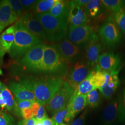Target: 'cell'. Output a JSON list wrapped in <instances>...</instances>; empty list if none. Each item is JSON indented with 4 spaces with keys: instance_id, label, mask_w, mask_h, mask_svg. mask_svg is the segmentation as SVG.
I'll return each mask as SVG.
<instances>
[{
    "instance_id": "obj_6",
    "label": "cell",
    "mask_w": 125,
    "mask_h": 125,
    "mask_svg": "<svg viewBox=\"0 0 125 125\" xmlns=\"http://www.w3.org/2000/svg\"><path fill=\"white\" fill-rule=\"evenodd\" d=\"M74 90L65 81L60 89L45 105L46 109L52 115H54L56 113L67 106Z\"/></svg>"
},
{
    "instance_id": "obj_15",
    "label": "cell",
    "mask_w": 125,
    "mask_h": 125,
    "mask_svg": "<svg viewBox=\"0 0 125 125\" xmlns=\"http://www.w3.org/2000/svg\"><path fill=\"white\" fill-rule=\"evenodd\" d=\"M18 20L9 0L0 1V33L6 27Z\"/></svg>"
},
{
    "instance_id": "obj_25",
    "label": "cell",
    "mask_w": 125,
    "mask_h": 125,
    "mask_svg": "<svg viewBox=\"0 0 125 125\" xmlns=\"http://www.w3.org/2000/svg\"><path fill=\"white\" fill-rule=\"evenodd\" d=\"M58 0H37L34 6L32 13L34 14L49 13Z\"/></svg>"
},
{
    "instance_id": "obj_42",
    "label": "cell",
    "mask_w": 125,
    "mask_h": 125,
    "mask_svg": "<svg viewBox=\"0 0 125 125\" xmlns=\"http://www.w3.org/2000/svg\"><path fill=\"white\" fill-rule=\"evenodd\" d=\"M121 103L122 106V108H123V112L125 113V90L124 91V93L123 94L122 100V102Z\"/></svg>"
},
{
    "instance_id": "obj_36",
    "label": "cell",
    "mask_w": 125,
    "mask_h": 125,
    "mask_svg": "<svg viewBox=\"0 0 125 125\" xmlns=\"http://www.w3.org/2000/svg\"><path fill=\"white\" fill-rule=\"evenodd\" d=\"M46 117H47V115H46L44 106L41 105L35 118L37 121H42Z\"/></svg>"
},
{
    "instance_id": "obj_2",
    "label": "cell",
    "mask_w": 125,
    "mask_h": 125,
    "mask_svg": "<svg viewBox=\"0 0 125 125\" xmlns=\"http://www.w3.org/2000/svg\"><path fill=\"white\" fill-rule=\"evenodd\" d=\"M14 25V40L9 54L12 59H18L28 51L42 43L43 41L29 31L18 20Z\"/></svg>"
},
{
    "instance_id": "obj_20",
    "label": "cell",
    "mask_w": 125,
    "mask_h": 125,
    "mask_svg": "<svg viewBox=\"0 0 125 125\" xmlns=\"http://www.w3.org/2000/svg\"><path fill=\"white\" fill-rule=\"evenodd\" d=\"M96 68L89 74L90 82L94 87L98 89L107 84L112 72H106L101 70L97 64Z\"/></svg>"
},
{
    "instance_id": "obj_16",
    "label": "cell",
    "mask_w": 125,
    "mask_h": 125,
    "mask_svg": "<svg viewBox=\"0 0 125 125\" xmlns=\"http://www.w3.org/2000/svg\"><path fill=\"white\" fill-rule=\"evenodd\" d=\"M120 57L112 52H105L99 56L98 66L104 71L115 72L119 71L121 65Z\"/></svg>"
},
{
    "instance_id": "obj_37",
    "label": "cell",
    "mask_w": 125,
    "mask_h": 125,
    "mask_svg": "<svg viewBox=\"0 0 125 125\" xmlns=\"http://www.w3.org/2000/svg\"><path fill=\"white\" fill-rule=\"evenodd\" d=\"M86 111L85 110L78 118L74 121L72 125H83L85 121Z\"/></svg>"
},
{
    "instance_id": "obj_9",
    "label": "cell",
    "mask_w": 125,
    "mask_h": 125,
    "mask_svg": "<svg viewBox=\"0 0 125 125\" xmlns=\"http://www.w3.org/2000/svg\"><path fill=\"white\" fill-rule=\"evenodd\" d=\"M95 34L93 27L87 24L79 27H69L68 38L81 49L85 47Z\"/></svg>"
},
{
    "instance_id": "obj_33",
    "label": "cell",
    "mask_w": 125,
    "mask_h": 125,
    "mask_svg": "<svg viewBox=\"0 0 125 125\" xmlns=\"http://www.w3.org/2000/svg\"><path fill=\"white\" fill-rule=\"evenodd\" d=\"M37 0H20L25 12H29L30 10L33 9Z\"/></svg>"
},
{
    "instance_id": "obj_12",
    "label": "cell",
    "mask_w": 125,
    "mask_h": 125,
    "mask_svg": "<svg viewBox=\"0 0 125 125\" xmlns=\"http://www.w3.org/2000/svg\"><path fill=\"white\" fill-rule=\"evenodd\" d=\"M84 48L85 62L89 66H96L101 50V45L98 36L95 34Z\"/></svg>"
},
{
    "instance_id": "obj_10",
    "label": "cell",
    "mask_w": 125,
    "mask_h": 125,
    "mask_svg": "<svg viewBox=\"0 0 125 125\" xmlns=\"http://www.w3.org/2000/svg\"><path fill=\"white\" fill-rule=\"evenodd\" d=\"M62 58L68 63L75 62L81 53L80 48L65 38L55 45Z\"/></svg>"
},
{
    "instance_id": "obj_18",
    "label": "cell",
    "mask_w": 125,
    "mask_h": 125,
    "mask_svg": "<svg viewBox=\"0 0 125 125\" xmlns=\"http://www.w3.org/2000/svg\"><path fill=\"white\" fill-rule=\"evenodd\" d=\"M85 13L88 18L99 21L104 19L109 12L100 0H91L85 7Z\"/></svg>"
},
{
    "instance_id": "obj_14",
    "label": "cell",
    "mask_w": 125,
    "mask_h": 125,
    "mask_svg": "<svg viewBox=\"0 0 125 125\" xmlns=\"http://www.w3.org/2000/svg\"><path fill=\"white\" fill-rule=\"evenodd\" d=\"M15 25H13L3 31L0 35V66L3 63L5 55L9 53L14 40Z\"/></svg>"
},
{
    "instance_id": "obj_11",
    "label": "cell",
    "mask_w": 125,
    "mask_h": 125,
    "mask_svg": "<svg viewBox=\"0 0 125 125\" xmlns=\"http://www.w3.org/2000/svg\"><path fill=\"white\" fill-rule=\"evenodd\" d=\"M18 20L33 34L42 40H47L41 23L32 13L26 12Z\"/></svg>"
},
{
    "instance_id": "obj_4",
    "label": "cell",
    "mask_w": 125,
    "mask_h": 125,
    "mask_svg": "<svg viewBox=\"0 0 125 125\" xmlns=\"http://www.w3.org/2000/svg\"><path fill=\"white\" fill-rule=\"evenodd\" d=\"M67 63L59 53L55 45H46L40 72L59 74L66 73Z\"/></svg>"
},
{
    "instance_id": "obj_35",
    "label": "cell",
    "mask_w": 125,
    "mask_h": 125,
    "mask_svg": "<svg viewBox=\"0 0 125 125\" xmlns=\"http://www.w3.org/2000/svg\"><path fill=\"white\" fill-rule=\"evenodd\" d=\"M20 112L21 115L22 116L23 119L25 121L29 120L34 117L31 107L23 109Z\"/></svg>"
},
{
    "instance_id": "obj_38",
    "label": "cell",
    "mask_w": 125,
    "mask_h": 125,
    "mask_svg": "<svg viewBox=\"0 0 125 125\" xmlns=\"http://www.w3.org/2000/svg\"><path fill=\"white\" fill-rule=\"evenodd\" d=\"M40 105H41V104L40 103L37 102V101L34 102V103H33L32 105H31V110L32 111L34 117H35L37 114V113L38 112L39 108L40 107Z\"/></svg>"
},
{
    "instance_id": "obj_8",
    "label": "cell",
    "mask_w": 125,
    "mask_h": 125,
    "mask_svg": "<svg viewBox=\"0 0 125 125\" xmlns=\"http://www.w3.org/2000/svg\"><path fill=\"white\" fill-rule=\"evenodd\" d=\"M90 73L89 66L85 61H78L68 68L65 81L75 90Z\"/></svg>"
},
{
    "instance_id": "obj_13",
    "label": "cell",
    "mask_w": 125,
    "mask_h": 125,
    "mask_svg": "<svg viewBox=\"0 0 125 125\" xmlns=\"http://www.w3.org/2000/svg\"><path fill=\"white\" fill-rule=\"evenodd\" d=\"M70 12L68 18L69 27H76L87 25L88 18L84 8L78 6L75 0L69 1Z\"/></svg>"
},
{
    "instance_id": "obj_5",
    "label": "cell",
    "mask_w": 125,
    "mask_h": 125,
    "mask_svg": "<svg viewBox=\"0 0 125 125\" xmlns=\"http://www.w3.org/2000/svg\"><path fill=\"white\" fill-rule=\"evenodd\" d=\"M45 46L44 44L41 43L28 51L20 58L21 64L28 72H40Z\"/></svg>"
},
{
    "instance_id": "obj_32",
    "label": "cell",
    "mask_w": 125,
    "mask_h": 125,
    "mask_svg": "<svg viewBox=\"0 0 125 125\" xmlns=\"http://www.w3.org/2000/svg\"><path fill=\"white\" fill-rule=\"evenodd\" d=\"M15 120L11 115L0 111V125H15Z\"/></svg>"
},
{
    "instance_id": "obj_30",
    "label": "cell",
    "mask_w": 125,
    "mask_h": 125,
    "mask_svg": "<svg viewBox=\"0 0 125 125\" xmlns=\"http://www.w3.org/2000/svg\"><path fill=\"white\" fill-rule=\"evenodd\" d=\"M69 111V107L67 105L62 110L56 113L52 119L53 120L55 125H61L63 124V121L64 120L65 117L66 116Z\"/></svg>"
},
{
    "instance_id": "obj_31",
    "label": "cell",
    "mask_w": 125,
    "mask_h": 125,
    "mask_svg": "<svg viewBox=\"0 0 125 125\" xmlns=\"http://www.w3.org/2000/svg\"><path fill=\"white\" fill-rule=\"evenodd\" d=\"M9 1L14 11L16 14L18 19H20L26 13L20 0H9Z\"/></svg>"
},
{
    "instance_id": "obj_22",
    "label": "cell",
    "mask_w": 125,
    "mask_h": 125,
    "mask_svg": "<svg viewBox=\"0 0 125 125\" xmlns=\"http://www.w3.org/2000/svg\"><path fill=\"white\" fill-rule=\"evenodd\" d=\"M1 95L6 104L7 110L15 115H21V112L18 108L16 99L14 98L13 94L9 88L4 84H3Z\"/></svg>"
},
{
    "instance_id": "obj_40",
    "label": "cell",
    "mask_w": 125,
    "mask_h": 125,
    "mask_svg": "<svg viewBox=\"0 0 125 125\" xmlns=\"http://www.w3.org/2000/svg\"><path fill=\"white\" fill-rule=\"evenodd\" d=\"M42 122L43 125H55L53 120L52 119H50L48 118V117L44 119Z\"/></svg>"
},
{
    "instance_id": "obj_27",
    "label": "cell",
    "mask_w": 125,
    "mask_h": 125,
    "mask_svg": "<svg viewBox=\"0 0 125 125\" xmlns=\"http://www.w3.org/2000/svg\"><path fill=\"white\" fill-rule=\"evenodd\" d=\"M103 4L109 12L115 13L125 5V0H103Z\"/></svg>"
},
{
    "instance_id": "obj_3",
    "label": "cell",
    "mask_w": 125,
    "mask_h": 125,
    "mask_svg": "<svg viewBox=\"0 0 125 125\" xmlns=\"http://www.w3.org/2000/svg\"><path fill=\"white\" fill-rule=\"evenodd\" d=\"M41 23L47 40L59 42L65 38L68 31V21L56 18L49 13L34 14Z\"/></svg>"
},
{
    "instance_id": "obj_44",
    "label": "cell",
    "mask_w": 125,
    "mask_h": 125,
    "mask_svg": "<svg viewBox=\"0 0 125 125\" xmlns=\"http://www.w3.org/2000/svg\"><path fill=\"white\" fill-rule=\"evenodd\" d=\"M18 125H25V120H23L22 121H19L18 123Z\"/></svg>"
},
{
    "instance_id": "obj_29",
    "label": "cell",
    "mask_w": 125,
    "mask_h": 125,
    "mask_svg": "<svg viewBox=\"0 0 125 125\" xmlns=\"http://www.w3.org/2000/svg\"><path fill=\"white\" fill-rule=\"evenodd\" d=\"M100 102V96L96 89L92 90L87 94V104L90 107H96Z\"/></svg>"
},
{
    "instance_id": "obj_45",
    "label": "cell",
    "mask_w": 125,
    "mask_h": 125,
    "mask_svg": "<svg viewBox=\"0 0 125 125\" xmlns=\"http://www.w3.org/2000/svg\"><path fill=\"white\" fill-rule=\"evenodd\" d=\"M36 125H43L42 121H36Z\"/></svg>"
},
{
    "instance_id": "obj_24",
    "label": "cell",
    "mask_w": 125,
    "mask_h": 125,
    "mask_svg": "<svg viewBox=\"0 0 125 125\" xmlns=\"http://www.w3.org/2000/svg\"><path fill=\"white\" fill-rule=\"evenodd\" d=\"M123 110L121 102H119L117 100L115 99L110 103L105 109L103 113V118L105 121L109 123L115 121L119 111Z\"/></svg>"
},
{
    "instance_id": "obj_19",
    "label": "cell",
    "mask_w": 125,
    "mask_h": 125,
    "mask_svg": "<svg viewBox=\"0 0 125 125\" xmlns=\"http://www.w3.org/2000/svg\"><path fill=\"white\" fill-rule=\"evenodd\" d=\"M9 89L14 95L16 100L37 101L34 93L20 83L10 82L9 84Z\"/></svg>"
},
{
    "instance_id": "obj_23",
    "label": "cell",
    "mask_w": 125,
    "mask_h": 125,
    "mask_svg": "<svg viewBox=\"0 0 125 125\" xmlns=\"http://www.w3.org/2000/svg\"><path fill=\"white\" fill-rule=\"evenodd\" d=\"M69 12V1L58 0L49 13L56 18L68 21Z\"/></svg>"
},
{
    "instance_id": "obj_7",
    "label": "cell",
    "mask_w": 125,
    "mask_h": 125,
    "mask_svg": "<svg viewBox=\"0 0 125 125\" xmlns=\"http://www.w3.org/2000/svg\"><path fill=\"white\" fill-rule=\"evenodd\" d=\"M114 19L109 17L107 21L100 27L99 34L103 45L108 47H113L118 44L121 40L119 28Z\"/></svg>"
},
{
    "instance_id": "obj_28",
    "label": "cell",
    "mask_w": 125,
    "mask_h": 125,
    "mask_svg": "<svg viewBox=\"0 0 125 125\" xmlns=\"http://www.w3.org/2000/svg\"><path fill=\"white\" fill-rule=\"evenodd\" d=\"M114 19L119 29L125 34V5L114 13Z\"/></svg>"
},
{
    "instance_id": "obj_41",
    "label": "cell",
    "mask_w": 125,
    "mask_h": 125,
    "mask_svg": "<svg viewBox=\"0 0 125 125\" xmlns=\"http://www.w3.org/2000/svg\"><path fill=\"white\" fill-rule=\"evenodd\" d=\"M36 118L33 117L31 119L27 121H25V125H36Z\"/></svg>"
},
{
    "instance_id": "obj_26",
    "label": "cell",
    "mask_w": 125,
    "mask_h": 125,
    "mask_svg": "<svg viewBox=\"0 0 125 125\" xmlns=\"http://www.w3.org/2000/svg\"><path fill=\"white\" fill-rule=\"evenodd\" d=\"M94 89H96L91 84L89 75L74 90L73 95H86L90 91Z\"/></svg>"
},
{
    "instance_id": "obj_46",
    "label": "cell",
    "mask_w": 125,
    "mask_h": 125,
    "mask_svg": "<svg viewBox=\"0 0 125 125\" xmlns=\"http://www.w3.org/2000/svg\"><path fill=\"white\" fill-rule=\"evenodd\" d=\"M66 125V124H63H63H62V125Z\"/></svg>"
},
{
    "instance_id": "obj_21",
    "label": "cell",
    "mask_w": 125,
    "mask_h": 125,
    "mask_svg": "<svg viewBox=\"0 0 125 125\" xmlns=\"http://www.w3.org/2000/svg\"><path fill=\"white\" fill-rule=\"evenodd\" d=\"M118 73L119 71L112 72L107 84L98 89L101 93L106 99L111 98L120 85Z\"/></svg>"
},
{
    "instance_id": "obj_39",
    "label": "cell",
    "mask_w": 125,
    "mask_h": 125,
    "mask_svg": "<svg viewBox=\"0 0 125 125\" xmlns=\"http://www.w3.org/2000/svg\"><path fill=\"white\" fill-rule=\"evenodd\" d=\"M75 1L78 6L84 8L89 3L90 0H75Z\"/></svg>"
},
{
    "instance_id": "obj_1",
    "label": "cell",
    "mask_w": 125,
    "mask_h": 125,
    "mask_svg": "<svg viewBox=\"0 0 125 125\" xmlns=\"http://www.w3.org/2000/svg\"><path fill=\"white\" fill-rule=\"evenodd\" d=\"M65 80L63 77L56 75L22 76L19 82L35 95L36 101L45 106L62 86Z\"/></svg>"
},
{
    "instance_id": "obj_17",
    "label": "cell",
    "mask_w": 125,
    "mask_h": 125,
    "mask_svg": "<svg viewBox=\"0 0 125 125\" xmlns=\"http://www.w3.org/2000/svg\"><path fill=\"white\" fill-rule=\"evenodd\" d=\"M87 105V94L72 95L68 104L69 111L65 117V122H69L72 121L77 114L85 108Z\"/></svg>"
},
{
    "instance_id": "obj_43",
    "label": "cell",
    "mask_w": 125,
    "mask_h": 125,
    "mask_svg": "<svg viewBox=\"0 0 125 125\" xmlns=\"http://www.w3.org/2000/svg\"><path fill=\"white\" fill-rule=\"evenodd\" d=\"M3 83H2L0 82V99L2 98V95H1V92L2 90V88H3Z\"/></svg>"
},
{
    "instance_id": "obj_34",
    "label": "cell",
    "mask_w": 125,
    "mask_h": 125,
    "mask_svg": "<svg viewBox=\"0 0 125 125\" xmlns=\"http://www.w3.org/2000/svg\"><path fill=\"white\" fill-rule=\"evenodd\" d=\"M17 103L18 108L20 111L23 109L31 107L33 103L35 101L29 100H16Z\"/></svg>"
}]
</instances>
